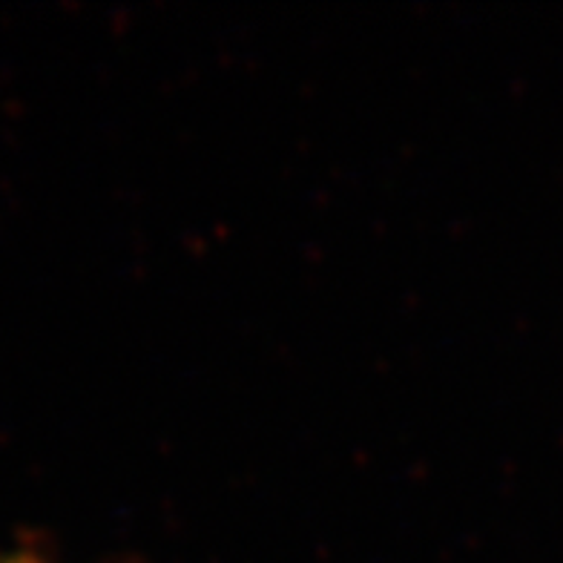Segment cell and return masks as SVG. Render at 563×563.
Returning <instances> with one entry per match:
<instances>
[{
  "label": "cell",
  "mask_w": 563,
  "mask_h": 563,
  "mask_svg": "<svg viewBox=\"0 0 563 563\" xmlns=\"http://www.w3.org/2000/svg\"><path fill=\"white\" fill-rule=\"evenodd\" d=\"M12 563H32V561H12Z\"/></svg>",
  "instance_id": "cell-1"
}]
</instances>
